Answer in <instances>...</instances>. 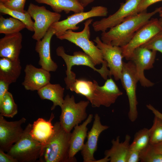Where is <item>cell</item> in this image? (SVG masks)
Segmentation results:
<instances>
[{"label":"cell","mask_w":162,"mask_h":162,"mask_svg":"<svg viewBox=\"0 0 162 162\" xmlns=\"http://www.w3.org/2000/svg\"><path fill=\"white\" fill-rule=\"evenodd\" d=\"M26 0H8L2 3L8 8L21 12H25L24 8Z\"/></svg>","instance_id":"cell-34"},{"label":"cell","mask_w":162,"mask_h":162,"mask_svg":"<svg viewBox=\"0 0 162 162\" xmlns=\"http://www.w3.org/2000/svg\"><path fill=\"white\" fill-rule=\"evenodd\" d=\"M154 116L153 125L149 129V144L152 145L162 142V119Z\"/></svg>","instance_id":"cell-32"},{"label":"cell","mask_w":162,"mask_h":162,"mask_svg":"<svg viewBox=\"0 0 162 162\" xmlns=\"http://www.w3.org/2000/svg\"><path fill=\"white\" fill-rule=\"evenodd\" d=\"M89 102L88 100H81L76 103L73 95L70 96L68 94L65 96L60 107L59 122L66 131L71 132L76 125L86 119V109Z\"/></svg>","instance_id":"cell-6"},{"label":"cell","mask_w":162,"mask_h":162,"mask_svg":"<svg viewBox=\"0 0 162 162\" xmlns=\"http://www.w3.org/2000/svg\"><path fill=\"white\" fill-rule=\"evenodd\" d=\"M64 89L58 84H52L50 82L37 91L38 94L42 100L51 101L53 105L51 110H54L57 106L60 107L64 101Z\"/></svg>","instance_id":"cell-24"},{"label":"cell","mask_w":162,"mask_h":162,"mask_svg":"<svg viewBox=\"0 0 162 162\" xmlns=\"http://www.w3.org/2000/svg\"><path fill=\"white\" fill-rule=\"evenodd\" d=\"M162 30V26L159 20L150 19L136 32L128 44L122 47L123 57L130 60L135 49L147 42Z\"/></svg>","instance_id":"cell-10"},{"label":"cell","mask_w":162,"mask_h":162,"mask_svg":"<svg viewBox=\"0 0 162 162\" xmlns=\"http://www.w3.org/2000/svg\"><path fill=\"white\" fill-rule=\"evenodd\" d=\"M141 0H126L124 3H121L119 8L115 13L93 23L94 31L104 32L120 23L131 15Z\"/></svg>","instance_id":"cell-13"},{"label":"cell","mask_w":162,"mask_h":162,"mask_svg":"<svg viewBox=\"0 0 162 162\" xmlns=\"http://www.w3.org/2000/svg\"><path fill=\"white\" fill-rule=\"evenodd\" d=\"M160 23L162 26V18H161L159 20Z\"/></svg>","instance_id":"cell-44"},{"label":"cell","mask_w":162,"mask_h":162,"mask_svg":"<svg viewBox=\"0 0 162 162\" xmlns=\"http://www.w3.org/2000/svg\"><path fill=\"white\" fill-rule=\"evenodd\" d=\"M120 136L111 141V148L104 152L105 157L109 158L110 162H126L127 156L129 150L130 136L126 134L123 142H120Z\"/></svg>","instance_id":"cell-22"},{"label":"cell","mask_w":162,"mask_h":162,"mask_svg":"<svg viewBox=\"0 0 162 162\" xmlns=\"http://www.w3.org/2000/svg\"><path fill=\"white\" fill-rule=\"evenodd\" d=\"M122 94L123 92L111 78L107 79L102 86H100L96 81L92 106L97 107L101 106L109 107Z\"/></svg>","instance_id":"cell-15"},{"label":"cell","mask_w":162,"mask_h":162,"mask_svg":"<svg viewBox=\"0 0 162 162\" xmlns=\"http://www.w3.org/2000/svg\"><path fill=\"white\" fill-rule=\"evenodd\" d=\"M140 46L158 51L162 54V30Z\"/></svg>","instance_id":"cell-33"},{"label":"cell","mask_w":162,"mask_h":162,"mask_svg":"<svg viewBox=\"0 0 162 162\" xmlns=\"http://www.w3.org/2000/svg\"><path fill=\"white\" fill-rule=\"evenodd\" d=\"M96 82L95 80H94L93 82L76 79L69 86L68 89H70L77 94L85 96L92 104L93 101Z\"/></svg>","instance_id":"cell-26"},{"label":"cell","mask_w":162,"mask_h":162,"mask_svg":"<svg viewBox=\"0 0 162 162\" xmlns=\"http://www.w3.org/2000/svg\"><path fill=\"white\" fill-rule=\"evenodd\" d=\"M24 71L25 75L22 84L27 90L38 91L50 83V72L42 68H37L31 64H27Z\"/></svg>","instance_id":"cell-17"},{"label":"cell","mask_w":162,"mask_h":162,"mask_svg":"<svg viewBox=\"0 0 162 162\" xmlns=\"http://www.w3.org/2000/svg\"><path fill=\"white\" fill-rule=\"evenodd\" d=\"M140 161L142 162H162V152L157 151L149 143L140 152Z\"/></svg>","instance_id":"cell-31"},{"label":"cell","mask_w":162,"mask_h":162,"mask_svg":"<svg viewBox=\"0 0 162 162\" xmlns=\"http://www.w3.org/2000/svg\"><path fill=\"white\" fill-rule=\"evenodd\" d=\"M37 2L50 6L56 12L70 11L77 13L84 11V8L76 0H35Z\"/></svg>","instance_id":"cell-25"},{"label":"cell","mask_w":162,"mask_h":162,"mask_svg":"<svg viewBox=\"0 0 162 162\" xmlns=\"http://www.w3.org/2000/svg\"><path fill=\"white\" fill-rule=\"evenodd\" d=\"M26 28L22 22L13 17L0 16V33L5 35L16 33Z\"/></svg>","instance_id":"cell-27"},{"label":"cell","mask_w":162,"mask_h":162,"mask_svg":"<svg viewBox=\"0 0 162 162\" xmlns=\"http://www.w3.org/2000/svg\"><path fill=\"white\" fill-rule=\"evenodd\" d=\"M157 52L140 46L134 51L130 60L134 63L139 81L144 87H152L154 84L145 77L144 71L153 68Z\"/></svg>","instance_id":"cell-11"},{"label":"cell","mask_w":162,"mask_h":162,"mask_svg":"<svg viewBox=\"0 0 162 162\" xmlns=\"http://www.w3.org/2000/svg\"><path fill=\"white\" fill-rule=\"evenodd\" d=\"M94 41L101 50L104 58L107 62L110 76H113L116 80H120L124 62L122 47L104 43L98 36Z\"/></svg>","instance_id":"cell-12"},{"label":"cell","mask_w":162,"mask_h":162,"mask_svg":"<svg viewBox=\"0 0 162 162\" xmlns=\"http://www.w3.org/2000/svg\"><path fill=\"white\" fill-rule=\"evenodd\" d=\"M160 16L161 18H162V9L159 12Z\"/></svg>","instance_id":"cell-43"},{"label":"cell","mask_w":162,"mask_h":162,"mask_svg":"<svg viewBox=\"0 0 162 162\" xmlns=\"http://www.w3.org/2000/svg\"><path fill=\"white\" fill-rule=\"evenodd\" d=\"M56 52L58 56L63 59L66 65V76L64 80L67 89L76 79L75 74L71 70L72 67L75 65L88 66L98 73L105 80L107 79L108 76H111L106 61L102 64L101 67L98 69L95 67L96 65L92 58L84 52H75L73 55H69L65 53L64 47L60 46L57 48Z\"/></svg>","instance_id":"cell-3"},{"label":"cell","mask_w":162,"mask_h":162,"mask_svg":"<svg viewBox=\"0 0 162 162\" xmlns=\"http://www.w3.org/2000/svg\"><path fill=\"white\" fill-rule=\"evenodd\" d=\"M120 80L128 98L129 107L128 118L131 122H134L137 118L138 115L136 91L139 80L135 64L131 60L127 63L124 62Z\"/></svg>","instance_id":"cell-8"},{"label":"cell","mask_w":162,"mask_h":162,"mask_svg":"<svg viewBox=\"0 0 162 162\" xmlns=\"http://www.w3.org/2000/svg\"><path fill=\"white\" fill-rule=\"evenodd\" d=\"M54 117V114L52 113L48 120L39 118L32 124L31 134L34 140L43 146L47 143L54 133V126L52 122Z\"/></svg>","instance_id":"cell-21"},{"label":"cell","mask_w":162,"mask_h":162,"mask_svg":"<svg viewBox=\"0 0 162 162\" xmlns=\"http://www.w3.org/2000/svg\"><path fill=\"white\" fill-rule=\"evenodd\" d=\"M54 35L55 31L50 27L43 38L37 41L35 48L39 55V64L41 68L49 72L56 71L58 68L57 64L52 59L50 54V42Z\"/></svg>","instance_id":"cell-18"},{"label":"cell","mask_w":162,"mask_h":162,"mask_svg":"<svg viewBox=\"0 0 162 162\" xmlns=\"http://www.w3.org/2000/svg\"><path fill=\"white\" fill-rule=\"evenodd\" d=\"M152 145L157 151L162 152V142L156 144Z\"/></svg>","instance_id":"cell-41"},{"label":"cell","mask_w":162,"mask_h":162,"mask_svg":"<svg viewBox=\"0 0 162 162\" xmlns=\"http://www.w3.org/2000/svg\"><path fill=\"white\" fill-rule=\"evenodd\" d=\"M140 152L129 149L128 154L126 162H138L140 161Z\"/></svg>","instance_id":"cell-36"},{"label":"cell","mask_w":162,"mask_h":162,"mask_svg":"<svg viewBox=\"0 0 162 162\" xmlns=\"http://www.w3.org/2000/svg\"><path fill=\"white\" fill-rule=\"evenodd\" d=\"M161 1H162V0H141L136 9L130 16L146 10L150 5Z\"/></svg>","instance_id":"cell-35"},{"label":"cell","mask_w":162,"mask_h":162,"mask_svg":"<svg viewBox=\"0 0 162 162\" xmlns=\"http://www.w3.org/2000/svg\"><path fill=\"white\" fill-rule=\"evenodd\" d=\"M26 119L8 121L0 115V149L7 152L20 138L24 131L22 125Z\"/></svg>","instance_id":"cell-14"},{"label":"cell","mask_w":162,"mask_h":162,"mask_svg":"<svg viewBox=\"0 0 162 162\" xmlns=\"http://www.w3.org/2000/svg\"><path fill=\"white\" fill-rule=\"evenodd\" d=\"M18 112L17 105L12 94L8 91L5 94L0 104V115L4 117L12 118Z\"/></svg>","instance_id":"cell-29"},{"label":"cell","mask_w":162,"mask_h":162,"mask_svg":"<svg viewBox=\"0 0 162 162\" xmlns=\"http://www.w3.org/2000/svg\"><path fill=\"white\" fill-rule=\"evenodd\" d=\"M108 13V9L105 7L93 6L88 11L74 13L64 20L53 23L51 27L54 30L57 37L68 30H77L79 28L78 24L84 20L93 17L105 16Z\"/></svg>","instance_id":"cell-9"},{"label":"cell","mask_w":162,"mask_h":162,"mask_svg":"<svg viewBox=\"0 0 162 162\" xmlns=\"http://www.w3.org/2000/svg\"><path fill=\"white\" fill-rule=\"evenodd\" d=\"M22 36L18 33L5 35L0 39V57L17 60L22 48Z\"/></svg>","instance_id":"cell-20"},{"label":"cell","mask_w":162,"mask_h":162,"mask_svg":"<svg viewBox=\"0 0 162 162\" xmlns=\"http://www.w3.org/2000/svg\"><path fill=\"white\" fill-rule=\"evenodd\" d=\"M32 125L27 124L20 138L7 152L18 162H34L40 157L43 146L32 136Z\"/></svg>","instance_id":"cell-4"},{"label":"cell","mask_w":162,"mask_h":162,"mask_svg":"<svg viewBox=\"0 0 162 162\" xmlns=\"http://www.w3.org/2000/svg\"><path fill=\"white\" fill-rule=\"evenodd\" d=\"M8 0H0V2H3Z\"/></svg>","instance_id":"cell-45"},{"label":"cell","mask_w":162,"mask_h":162,"mask_svg":"<svg viewBox=\"0 0 162 162\" xmlns=\"http://www.w3.org/2000/svg\"><path fill=\"white\" fill-rule=\"evenodd\" d=\"M0 162H18V161L12 156L6 154L4 152L0 149Z\"/></svg>","instance_id":"cell-38"},{"label":"cell","mask_w":162,"mask_h":162,"mask_svg":"<svg viewBox=\"0 0 162 162\" xmlns=\"http://www.w3.org/2000/svg\"><path fill=\"white\" fill-rule=\"evenodd\" d=\"M10 85L9 83L0 80V104L2 103L5 94L8 91Z\"/></svg>","instance_id":"cell-37"},{"label":"cell","mask_w":162,"mask_h":162,"mask_svg":"<svg viewBox=\"0 0 162 162\" xmlns=\"http://www.w3.org/2000/svg\"><path fill=\"white\" fill-rule=\"evenodd\" d=\"M147 107L151 111L154 116H156L162 119V113L156 109L150 104H147Z\"/></svg>","instance_id":"cell-39"},{"label":"cell","mask_w":162,"mask_h":162,"mask_svg":"<svg viewBox=\"0 0 162 162\" xmlns=\"http://www.w3.org/2000/svg\"><path fill=\"white\" fill-rule=\"evenodd\" d=\"M84 8L92 2L94 0H76Z\"/></svg>","instance_id":"cell-40"},{"label":"cell","mask_w":162,"mask_h":162,"mask_svg":"<svg viewBox=\"0 0 162 162\" xmlns=\"http://www.w3.org/2000/svg\"><path fill=\"white\" fill-rule=\"evenodd\" d=\"M110 161V160L109 158L104 157V158L100 160H96L94 162H107Z\"/></svg>","instance_id":"cell-42"},{"label":"cell","mask_w":162,"mask_h":162,"mask_svg":"<svg viewBox=\"0 0 162 162\" xmlns=\"http://www.w3.org/2000/svg\"><path fill=\"white\" fill-rule=\"evenodd\" d=\"M162 9V7L158 8L149 13L146 10L126 18L108 31L102 32L101 40L104 43L112 46L121 47L125 46L136 32Z\"/></svg>","instance_id":"cell-1"},{"label":"cell","mask_w":162,"mask_h":162,"mask_svg":"<svg viewBox=\"0 0 162 162\" xmlns=\"http://www.w3.org/2000/svg\"><path fill=\"white\" fill-rule=\"evenodd\" d=\"M93 20L90 18L84 23L83 29L79 32L68 30L56 38L61 40H66L80 47L92 59L96 65L102 64L105 60L101 50L90 40L91 33L89 26Z\"/></svg>","instance_id":"cell-5"},{"label":"cell","mask_w":162,"mask_h":162,"mask_svg":"<svg viewBox=\"0 0 162 162\" xmlns=\"http://www.w3.org/2000/svg\"><path fill=\"white\" fill-rule=\"evenodd\" d=\"M54 133L43 146L39 160L41 162H70L69 158V142L71 132L66 131L59 122L54 125Z\"/></svg>","instance_id":"cell-2"},{"label":"cell","mask_w":162,"mask_h":162,"mask_svg":"<svg viewBox=\"0 0 162 162\" xmlns=\"http://www.w3.org/2000/svg\"><path fill=\"white\" fill-rule=\"evenodd\" d=\"M94 118L92 128L87 133V141L81 150L84 162H94L96 160L94 155L97 149L99 136L103 131L109 128L107 125L102 124L98 114L94 115Z\"/></svg>","instance_id":"cell-16"},{"label":"cell","mask_w":162,"mask_h":162,"mask_svg":"<svg viewBox=\"0 0 162 162\" xmlns=\"http://www.w3.org/2000/svg\"><path fill=\"white\" fill-rule=\"evenodd\" d=\"M93 115L90 114L83 123L76 125L71 133L70 140L69 158L70 162H76L75 155L81 151L84 145V140L87 136V125L92 120Z\"/></svg>","instance_id":"cell-19"},{"label":"cell","mask_w":162,"mask_h":162,"mask_svg":"<svg viewBox=\"0 0 162 162\" xmlns=\"http://www.w3.org/2000/svg\"><path fill=\"white\" fill-rule=\"evenodd\" d=\"M22 67L20 59L13 60L6 58H0V80L10 84L15 82L20 76Z\"/></svg>","instance_id":"cell-23"},{"label":"cell","mask_w":162,"mask_h":162,"mask_svg":"<svg viewBox=\"0 0 162 162\" xmlns=\"http://www.w3.org/2000/svg\"><path fill=\"white\" fill-rule=\"evenodd\" d=\"M149 129L144 128L135 134L132 143L130 144L129 149L140 152L149 143Z\"/></svg>","instance_id":"cell-30"},{"label":"cell","mask_w":162,"mask_h":162,"mask_svg":"<svg viewBox=\"0 0 162 162\" xmlns=\"http://www.w3.org/2000/svg\"><path fill=\"white\" fill-rule=\"evenodd\" d=\"M27 11L34 20L32 38L37 41L42 39L51 25L59 21L61 17L60 13L52 12L44 6L32 3H30Z\"/></svg>","instance_id":"cell-7"},{"label":"cell","mask_w":162,"mask_h":162,"mask_svg":"<svg viewBox=\"0 0 162 162\" xmlns=\"http://www.w3.org/2000/svg\"><path fill=\"white\" fill-rule=\"evenodd\" d=\"M0 12L10 15L21 21L25 25L26 28L28 30L34 32V22L27 11L21 12L10 10L5 7L2 3L0 2Z\"/></svg>","instance_id":"cell-28"}]
</instances>
